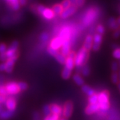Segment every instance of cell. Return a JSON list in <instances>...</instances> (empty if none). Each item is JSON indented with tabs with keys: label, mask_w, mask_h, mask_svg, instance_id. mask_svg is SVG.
Returning a JSON list of instances; mask_svg holds the SVG:
<instances>
[{
	"label": "cell",
	"mask_w": 120,
	"mask_h": 120,
	"mask_svg": "<svg viewBox=\"0 0 120 120\" xmlns=\"http://www.w3.org/2000/svg\"><path fill=\"white\" fill-rule=\"evenodd\" d=\"M99 9L97 7H91L83 14L81 19V25L83 27H87L92 25L99 16Z\"/></svg>",
	"instance_id": "6da1fadb"
},
{
	"label": "cell",
	"mask_w": 120,
	"mask_h": 120,
	"mask_svg": "<svg viewBox=\"0 0 120 120\" xmlns=\"http://www.w3.org/2000/svg\"><path fill=\"white\" fill-rule=\"evenodd\" d=\"M89 52L83 47L80 48L77 53H75L74 58L75 66L77 68H82L83 65H85L89 59Z\"/></svg>",
	"instance_id": "7a4b0ae2"
},
{
	"label": "cell",
	"mask_w": 120,
	"mask_h": 120,
	"mask_svg": "<svg viewBox=\"0 0 120 120\" xmlns=\"http://www.w3.org/2000/svg\"><path fill=\"white\" fill-rule=\"evenodd\" d=\"M109 98V93L107 90L103 91L98 94V103L99 105L100 110H101L102 112L107 111L109 109L110 105Z\"/></svg>",
	"instance_id": "3957f363"
},
{
	"label": "cell",
	"mask_w": 120,
	"mask_h": 120,
	"mask_svg": "<svg viewBox=\"0 0 120 120\" xmlns=\"http://www.w3.org/2000/svg\"><path fill=\"white\" fill-rule=\"evenodd\" d=\"M73 29V28H72V27L67 26V25L62 26L58 31L57 36L60 37L64 42L68 40H70Z\"/></svg>",
	"instance_id": "277c9868"
},
{
	"label": "cell",
	"mask_w": 120,
	"mask_h": 120,
	"mask_svg": "<svg viewBox=\"0 0 120 120\" xmlns=\"http://www.w3.org/2000/svg\"><path fill=\"white\" fill-rule=\"evenodd\" d=\"M19 42L17 40H14L10 43L9 46L8 47V49L5 52V55L7 56L8 59L10 58L11 57L14 56L18 53V47H19Z\"/></svg>",
	"instance_id": "5b68a950"
},
{
	"label": "cell",
	"mask_w": 120,
	"mask_h": 120,
	"mask_svg": "<svg viewBox=\"0 0 120 120\" xmlns=\"http://www.w3.org/2000/svg\"><path fill=\"white\" fill-rule=\"evenodd\" d=\"M5 89L8 95H15L19 94L21 91L18 86V83L11 82H9L5 85Z\"/></svg>",
	"instance_id": "8992f818"
},
{
	"label": "cell",
	"mask_w": 120,
	"mask_h": 120,
	"mask_svg": "<svg viewBox=\"0 0 120 120\" xmlns=\"http://www.w3.org/2000/svg\"><path fill=\"white\" fill-rule=\"evenodd\" d=\"M19 57V52L17 53L16 54H15L14 56L11 57L10 58H8L7 61L5 62L6 69H5V72L7 73H11L13 69V66L15 63L16 62V61Z\"/></svg>",
	"instance_id": "52a82bcc"
},
{
	"label": "cell",
	"mask_w": 120,
	"mask_h": 120,
	"mask_svg": "<svg viewBox=\"0 0 120 120\" xmlns=\"http://www.w3.org/2000/svg\"><path fill=\"white\" fill-rule=\"evenodd\" d=\"M73 103L71 101H68L65 103L63 108V116L65 118H69L73 112Z\"/></svg>",
	"instance_id": "ba28073f"
},
{
	"label": "cell",
	"mask_w": 120,
	"mask_h": 120,
	"mask_svg": "<svg viewBox=\"0 0 120 120\" xmlns=\"http://www.w3.org/2000/svg\"><path fill=\"white\" fill-rule=\"evenodd\" d=\"M77 8H78L75 5H71L69 8L64 10V11L60 15V17L64 19H68L71 15H73V14L77 11Z\"/></svg>",
	"instance_id": "9c48e42d"
},
{
	"label": "cell",
	"mask_w": 120,
	"mask_h": 120,
	"mask_svg": "<svg viewBox=\"0 0 120 120\" xmlns=\"http://www.w3.org/2000/svg\"><path fill=\"white\" fill-rule=\"evenodd\" d=\"M40 15L43 17L44 19L49 21V20L53 19L55 17L56 14L54 13L52 8H49L45 7V8L44 9V10L42 11V13H41Z\"/></svg>",
	"instance_id": "30bf717a"
},
{
	"label": "cell",
	"mask_w": 120,
	"mask_h": 120,
	"mask_svg": "<svg viewBox=\"0 0 120 120\" xmlns=\"http://www.w3.org/2000/svg\"><path fill=\"white\" fill-rule=\"evenodd\" d=\"M5 107L7 108V109L10 111V112H15V110L16 109V107H17V101L13 98H7L6 101H5Z\"/></svg>",
	"instance_id": "8fae6325"
},
{
	"label": "cell",
	"mask_w": 120,
	"mask_h": 120,
	"mask_svg": "<svg viewBox=\"0 0 120 120\" xmlns=\"http://www.w3.org/2000/svg\"><path fill=\"white\" fill-rule=\"evenodd\" d=\"M63 43H64V41H62V39L57 35L51 40L49 46H50V47H52L54 49H56V50H58V49H61Z\"/></svg>",
	"instance_id": "7c38bea8"
},
{
	"label": "cell",
	"mask_w": 120,
	"mask_h": 120,
	"mask_svg": "<svg viewBox=\"0 0 120 120\" xmlns=\"http://www.w3.org/2000/svg\"><path fill=\"white\" fill-rule=\"evenodd\" d=\"M71 43L70 40H68L64 41L62 46L61 47V53L65 57H68L69 54V53L71 52Z\"/></svg>",
	"instance_id": "4fadbf2b"
},
{
	"label": "cell",
	"mask_w": 120,
	"mask_h": 120,
	"mask_svg": "<svg viewBox=\"0 0 120 120\" xmlns=\"http://www.w3.org/2000/svg\"><path fill=\"white\" fill-rule=\"evenodd\" d=\"M93 43H94V37L91 34H88L86 35V38H85V41H84V43H83V46L86 49V50L89 51L92 49V46H93Z\"/></svg>",
	"instance_id": "5bb4252c"
},
{
	"label": "cell",
	"mask_w": 120,
	"mask_h": 120,
	"mask_svg": "<svg viewBox=\"0 0 120 120\" xmlns=\"http://www.w3.org/2000/svg\"><path fill=\"white\" fill-rule=\"evenodd\" d=\"M100 110V107L99 103H95V104H90L86 107L85 109V113L87 115H91L94 113H96Z\"/></svg>",
	"instance_id": "9a60e30c"
},
{
	"label": "cell",
	"mask_w": 120,
	"mask_h": 120,
	"mask_svg": "<svg viewBox=\"0 0 120 120\" xmlns=\"http://www.w3.org/2000/svg\"><path fill=\"white\" fill-rule=\"evenodd\" d=\"M50 105V109L52 114H55L57 116H61V114H63V109L61 106L59 105L56 104V103H53L49 105Z\"/></svg>",
	"instance_id": "2e32d148"
},
{
	"label": "cell",
	"mask_w": 120,
	"mask_h": 120,
	"mask_svg": "<svg viewBox=\"0 0 120 120\" xmlns=\"http://www.w3.org/2000/svg\"><path fill=\"white\" fill-rule=\"evenodd\" d=\"M107 26L109 27V28L111 30H117L120 26H118L117 23V20L114 17H110L108 19L107 22Z\"/></svg>",
	"instance_id": "e0dca14e"
},
{
	"label": "cell",
	"mask_w": 120,
	"mask_h": 120,
	"mask_svg": "<svg viewBox=\"0 0 120 120\" xmlns=\"http://www.w3.org/2000/svg\"><path fill=\"white\" fill-rule=\"evenodd\" d=\"M13 112H10L9 110H2L0 112V119L1 120H8L12 117L13 116Z\"/></svg>",
	"instance_id": "ac0fdd59"
},
{
	"label": "cell",
	"mask_w": 120,
	"mask_h": 120,
	"mask_svg": "<svg viewBox=\"0 0 120 120\" xmlns=\"http://www.w3.org/2000/svg\"><path fill=\"white\" fill-rule=\"evenodd\" d=\"M82 90L83 93H85L89 97L95 94V91L90 86H87V85H85V84L82 86Z\"/></svg>",
	"instance_id": "d6986e66"
},
{
	"label": "cell",
	"mask_w": 120,
	"mask_h": 120,
	"mask_svg": "<svg viewBox=\"0 0 120 120\" xmlns=\"http://www.w3.org/2000/svg\"><path fill=\"white\" fill-rule=\"evenodd\" d=\"M52 9L54 13L56 14V15H60L64 10L61 4H56L53 5L52 6Z\"/></svg>",
	"instance_id": "ffe728a7"
},
{
	"label": "cell",
	"mask_w": 120,
	"mask_h": 120,
	"mask_svg": "<svg viewBox=\"0 0 120 120\" xmlns=\"http://www.w3.org/2000/svg\"><path fill=\"white\" fill-rule=\"evenodd\" d=\"M8 5L13 11H18L20 9V7H21V5H20V3H19V0H11L9 3Z\"/></svg>",
	"instance_id": "44dd1931"
},
{
	"label": "cell",
	"mask_w": 120,
	"mask_h": 120,
	"mask_svg": "<svg viewBox=\"0 0 120 120\" xmlns=\"http://www.w3.org/2000/svg\"><path fill=\"white\" fill-rule=\"evenodd\" d=\"M73 79L77 86H82L83 85H84V80H83V79L78 73H75V74L73 75Z\"/></svg>",
	"instance_id": "7402d4cb"
},
{
	"label": "cell",
	"mask_w": 120,
	"mask_h": 120,
	"mask_svg": "<svg viewBox=\"0 0 120 120\" xmlns=\"http://www.w3.org/2000/svg\"><path fill=\"white\" fill-rule=\"evenodd\" d=\"M49 38H50V35L49 34V33H47V31H43L39 35V40L41 42L43 43L47 42Z\"/></svg>",
	"instance_id": "603a6c76"
},
{
	"label": "cell",
	"mask_w": 120,
	"mask_h": 120,
	"mask_svg": "<svg viewBox=\"0 0 120 120\" xmlns=\"http://www.w3.org/2000/svg\"><path fill=\"white\" fill-rule=\"evenodd\" d=\"M71 71L72 70L66 67H64V68L63 69V71L61 73V77L64 79H68L69 77L71 75Z\"/></svg>",
	"instance_id": "cb8c5ba5"
},
{
	"label": "cell",
	"mask_w": 120,
	"mask_h": 120,
	"mask_svg": "<svg viewBox=\"0 0 120 120\" xmlns=\"http://www.w3.org/2000/svg\"><path fill=\"white\" fill-rule=\"evenodd\" d=\"M56 60L60 63L61 64H65V61H66V57H65L64 56H63L61 53H58L55 57Z\"/></svg>",
	"instance_id": "d4e9b609"
},
{
	"label": "cell",
	"mask_w": 120,
	"mask_h": 120,
	"mask_svg": "<svg viewBox=\"0 0 120 120\" xmlns=\"http://www.w3.org/2000/svg\"><path fill=\"white\" fill-rule=\"evenodd\" d=\"M94 37V43H98V44H101L103 41V35L99 34H95L93 35Z\"/></svg>",
	"instance_id": "484cf974"
},
{
	"label": "cell",
	"mask_w": 120,
	"mask_h": 120,
	"mask_svg": "<svg viewBox=\"0 0 120 120\" xmlns=\"http://www.w3.org/2000/svg\"><path fill=\"white\" fill-rule=\"evenodd\" d=\"M81 71H82V75L84 77H87L90 74V71H90V68H89V66L87 65H83Z\"/></svg>",
	"instance_id": "4316f807"
},
{
	"label": "cell",
	"mask_w": 120,
	"mask_h": 120,
	"mask_svg": "<svg viewBox=\"0 0 120 120\" xmlns=\"http://www.w3.org/2000/svg\"><path fill=\"white\" fill-rule=\"evenodd\" d=\"M88 101L90 104H95L98 103V94H95L89 97Z\"/></svg>",
	"instance_id": "83f0119b"
},
{
	"label": "cell",
	"mask_w": 120,
	"mask_h": 120,
	"mask_svg": "<svg viewBox=\"0 0 120 120\" xmlns=\"http://www.w3.org/2000/svg\"><path fill=\"white\" fill-rule=\"evenodd\" d=\"M95 31H96V33H97V34L102 35H104L105 32V30L104 26H103L102 24H101V23H99V24H98V26H96V27H95Z\"/></svg>",
	"instance_id": "f1b7e54d"
},
{
	"label": "cell",
	"mask_w": 120,
	"mask_h": 120,
	"mask_svg": "<svg viewBox=\"0 0 120 120\" xmlns=\"http://www.w3.org/2000/svg\"><path fill=\"white\" fill-rule=\"evenodd\" d=\"M0 95L6 96V97L8 95L7 90L5 89V86L4 85V83L2 82H0Z\"/></svg>",
	"instance_id": "f546056e"
},
{
	"label": "cell",
	"mask_w": 120,
	"mask_h": 120,
	"mask_svg": "<svg viewBox=\"0 0 120 120\" xmlns=\"http://www.w3.org/2000/svg\"><path fill=\"white\" fill-rule=\"evenodd\" d=\"M111 79H112V82L113 83H119V76H118V73L117 71L116 72H113V73H112V75H111Z\"/></svg>",
	"instance_id": "4dcf8cb0"
},
{
	"label": "cell",
	"mask_w": 120,
	"mask_h": 120,
	"mask_svg": "<svg viewBox=\"0 0 120 120\" xmlns=\"http://www.w3.org/2000/svg\"><path fill=\"white\" fill-rule=\"evenodd\" d=\"M18 86H19V90H20L21 91H26V90H27V88H28V85H27V83H26V82H18Z\"/></svg>",
	"instance_id": "1f68e13d"
},
{
	"label": "cell",
	"mask_w": 120,
	"mask_h": 120,
	"mask_svg": "<svg viewBox=\"0 0 120 120\" xmlns=\"http://www.w3.org/2000/svg\"><path fill=\"white\" fill-rule=\"evenodd\" d=\"M113 57L117 60H120V47H116L113 52Z\"/></svg>",
	"instance_id": "d6a6232c"
},
{
	"label": "cell",
	"mask_w": 120,
	"mask_h": 120,
	"mask_svg": "<svg viewBox=\"0 0 120 120\" xmlns=\"http://www.w3.org/2000/svg\"><path fill=\"white\" fill-rule=\"evenodd\" d=\"M47 51L48 52V53L49 54V55H51L53 57H55V56L59 53V52L57 51V50H56V49H53L52 47H51L50 46H48L47 48Z\"/></svg>",
	"instance_id": "836d02e7"
},
{
	"label": "cell",
	"mask_w": 120,
	"mask_h": 120,
	"mask_svg": "<svg viewBox=\"0 0 120 120\" xmlns=\"http://www.w3.org/2000/svg\"><path fill=\"white\" fill-rule=\"evenodd\" d=\"M61 4L62 5L64 9H66L69 8L71 5V3L69 0H63L61 3Z\"/></svg>",
	"instance_id": "e575fe53"
},
{
	"label": "cell",
	"mask_w": 120,
	"mask_h": 120,
	"mask_svg": "<svg viewBox=\"0 0 120 120\" xmlns=\"http://www.w3.org/2000/svg\"><path fill=\"white\" fill-rule=\"evenodd\" d=\"M43 113L45 116H49V115H50V114H52L51 109H50V105H45L43 108Z\"/></svg>",
	"instance_id": "d590c367"
},
{
	"label": "cell",
	"mask_w": 120,
	"mask_h": 120,
	"mask_svg": "<svg viewBox=\"0 0 120 120\" xmlns=\"http://www.w3.org/2000/svg\"><path fill=\"white\" fill-rule=\"evenodd\" d=\"M44 120H60V116L52 113L49 116H45Z\"/></svg>",
	"instance_id": "8d00e7d4"
},
{
	"label": "cell",
	"mask_w": 120,
	"mask_h": 120,
	"mask_svg": "<svg viewBox=\"0 0 120 120\" xmlns=\"http://www.w3.org/2000/svg\"><path fill=\"white\" fill-rule=\"evenodd\" d=\"M7 49H8V46H7L6 43H0V54L5 53Z\"/></svg>",
	"instance_id": "74e56055"
},
{
	"label": "cell",
	"mask_w": 120,
	"mask_h": 120,
	"mask_svg": "<svg viewBox=\"0 0 120 120\" xmlns=\"http://www.w3.org/2000/svg\"><path fill=\"white\" fill-rule=\"evenodd\" d=\"M111 67H112V71L113 72H116V71H117L119 69V64L116 61H113L112 62V65H111Z\"/></svg>",
	"instance_id": "f35d334b"
},
{
	"label": "cell",
	"mask_w": 120,
	"mask_h": 120,
	"mask_svg": "<svg viewBox=\"0 0 120 120\" xmlns=\"http://www.w3.org/2000/svg\"><path fill=\"white\" fill-rule=\"evenodd\" d=\"M113 38L115 39L119 38L120 37V26L117 29V30H114L113 32Z\"/></svg>",
	"instance_id": "ab89813d"
},
{
	"label": "cell",
	"mask_w": 120,
	"mask_h": 120,
	"mask_svg": "<svg viewBox=\"0 0 120 120\" xmlns=\"http://www.w3.org/2000/svg\"><path fill=\"white\" fill-rule=\"evenodd\" d=\"M101 47V44H98V43H93V46H92V50L94 52H98L99 50Z\"/></svg>",
	"instance_id": "60d3db41"
},
{
	"label": "cell",
	"mask_w": 120,
	"mask_h": 120,
	"mask_svg": "<svg viewBox=\"0 0 120 120\" xmlns=\"http://www.w3.org/2000/svg\"><path fill=\"white\" fill-rule=\"evenodd\" d=\"M84 4H85V0H77L75 5L77 8H81L84 5Z\"/></svg>",
	"instance_id": "b9f144b4"
},
{
	"label": "cell",
	"mask_w": 120,
	"mask_h": 120,
	"mask_svg": "<svg viewBox=\"0 0 120 120\" xmlns=\"http://www.w3.org/2000/svg\"><path fill=\"white\" fill-rule=\"evenodd\" d=\"M8 60V57H7V56L5 55V53H4V54H0V61H2V62H4V61H6Z\"/></svg>",
	"instance_id": "7bdbcfd3"
},
{
	"label": "cell",
	"mask_w": 120,
	"mask_h": 120,
	"mask_svg": "<svg viewBox=\"0 0 120 120\" xmlns=\"http://www.w3.org/2000/svg\"><path fill=\"white\" fill-rule=\"evenodd\" d=\"M5 69H6V66H5V62L1 63V64H0V72L5 71Z\"/></svg>",
	"instance_id": "ee69618b"
},
{
	"label": "cell",
	"mask_w": 120,
	"mask_h": 120,
	"mask_svg": "<svg viewBox=\"0 0 120 120\" xmlns=\"http://www.w3.org/2000/svg\"><path fill=\"white\" fill-rule=\"evenodd\" d=\"M7 97L6 96H4V95H0V103H5V101L7 99Z\"/></svg>",
	"instance_id": "f6af8a7d"
},
{
	"label": "cell",
	"mask_w": 120,
	"mask_h": 120,
	"mask_svg": "<svg viewBox=\"0 0 120 120\" xmlns=\"http://www.w3.org/2000/svg\"><path fill=\"white\" fill-rule=\"evenodd\" d=\"M39 120V115L38 112H35L34 114V120Z\"/></svg>",
	"instance_id": "bcb514c9"
},
{
	"label": "cell",
	"mask_w": 120,
	"mask_h": 120,
	"mask_svg": "<svg viewBox=\"0 0 120 120\" xmlns=\"http://www.w3.org/2000/svg\"><path fill=\"white\" fill-rule=\"evenodd\" d=\"M27 0H19L21 6H25L27 4Z\"/></svg>",
	"instance_id": "7dc6e473"
},
{
	"label": "cell",
	"mask_w": 120,
	"mask_h": 120,
	"mask_svg": "<svg viewBox=\"0 0 120 120\" xmlns=\"http://www.w3.org/2000/svg\"><path fill=\"white\" fill-rule=\"evenodd\" d=\"M69 1H71V3L72 5H75V3L77 1V0H69Z\"/></svg>",
	"instance_id": "c3c4849f"
},
{
	"label": "cell",
	"mask_w": 120,
	"mask_h": 120,
	"mask_svg": "<svg viewBox=\"0 0 120 120\" xmlns=\"http://www.w3.org/2000/svg\"><path fill=\"white\" fill-rule=\"evenodd\" d=\"M117 24H118V26H120V17H119L117 19Z\"/></svg>",
	"instance_id": "681fc988"
},
{
	"label": "cell",
	"mask_w": 120,
	"mask_h": 120,
	"mask_svg": "<svg viewBox=\"0 0 120 120\" xmlns=\"http://www.w3.org/2000/svg\"><path fill=\"white\" fill-rule=\"evenodd\" d=\"M117 87H118V90H119V91L120 93V82H119V83H117Z\"/></svg>",
	"instance_id": "f907efd6"
},
{
	"label": "cell",
	"mask_w": 120,
	"mask_h": 120,
	"mask_svg": "<svg viewBox=\"0 0 120 120\" xmlns=\"http://www.w3.org/2000/svg\"><path fill=\"white\" fill-rule=\"evenodd\" d=\"M3 110V107H2V105H1V103H0V112H1Z\"/></svg>",
	"instance_id": "816d5d0a"
},
{
	"label": "cell",
	"mask_w": 120,
	"mask_h": 120,
	"mask_svg": "<svg viewBox=\"0 0 120 120\" xmlns=\"http://www.w3.org/2000/svg\"><path fill=\"white\" fill-rule=\"evenodd\" d=\"M118 76H119V81L120 82V69L119 71V73H118Z\"/></svg>",
	"instance_id": "f5cc1de1"
},
{
	"label": "cell",
	"mask_w": 120,
	"mask_h": 120,
	"mask_svg": "<svg viewBox=\"0 0 120 120\" xmlns=\"http://www.w3.org/2000/svg\"><path fill=\"white\" fill-rule=\"evenodd\" d=\"M5 1H6V2L8 3V4L9 3V2H10V1H11V0H5Z\"/></svg>",
	"instance_id": "db71d44e"
},
{
	"label": "cell",
	"mask_w": 120,
	"mask_h": 120,
	"mask_svg": "<svg viewBox=\"0 0 120 120\" xmlns=\"http://www.w3.org/2000/svg\"><path fill=\"white\" fill-rule=\"evenodd\" d=\"M60 120H68V119H66V118H62V119H60Z\"/></svg>",
	"instance_id": "11a10c76"
},
{
	"label": "cell",
	"mask_w": 120,
	"mask_h": 120,
	"mask_svg": "<svg viewBox=\"0 0 120 120\" xmlns=\"http://www.w3.org/2000/svg\"><path fill=\"white\" fill-rule=\"evenodd\" d=\"M118 64H119V68H120V61H119V63H118Z\"/></svg>",
	"instance_id": "9f6ffc18"
}]
</instances>
